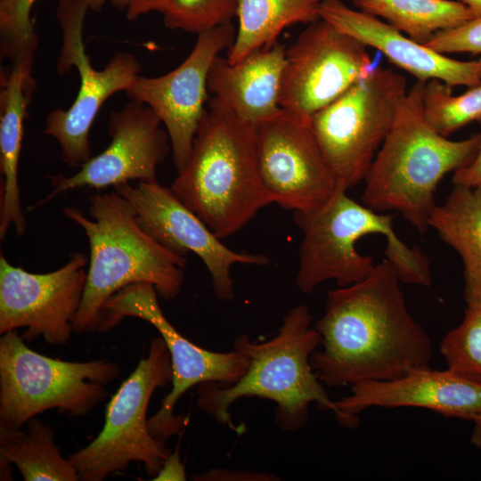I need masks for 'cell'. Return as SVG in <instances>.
Segmentation results:
<instances>
[{"label":"cell","instance_id":"obj_1","mask_svg":"<svg viewBox=\"0 0 481 481\" xmlns=\"http://www.w3.org/2000/svg\"><path fill=\"white\" fill-rule=\"evenodd\" d=\"M400 278L386 258L354 284L328 292L310 363L329 387L388 380L428 366L431 339L412 316Z\"/></svg>","mask_w":481,"mask_h":481},{"label":"cell","instance_id":"obj_2","mask_svg":"<svg viewBox=\"0 0 481 481\" xmlns=\"http://www.w3.org/2000/svg\"><path fill=\"white\" fill-rule=\"evenodd\" d=\"M89 217L75 207L63 214L83 229L89 243V267L73 328L97 332L107 300L137 282L156 288L164 300L174 299L184 281L187 260L167 249L139 224L131 203L116 192L96 193L89 200Z\"/></svg>","mask_w":481,"mask_h":481},{"label":"cell","instance_id":"obj_3","mask_svg":"<svg viewBox=\"0 0 481 481\" xmlns=\"http://www.w3.org/2000/svg\"><path fill=\"white\" fill-rule=\"evenodd\" d=\"M170 189L218 238L237 232L272 204L258 172L257 126L213 97Z\"/></svg>","mask_w":481,"mask_h":481},{"label":"cell","instance_id":"obj_4","mask_svg":"<svg viewBox=\"0 0 481 481\" xmlns=\"http://www.w3.org/2000/svg\"><path fill=\"white\" fill-rule=\"evenodd\" d=\"M424 86L417 81L401 100L362 194V203L379 212L400 213L420 234L429 228L440 181L468 165L481 144V134L453 141L428 124Z\"/></svg>","mask_w":481,"mask_h":481},{"label":"cell","instance_id":"obj_5","mask_svg":"<svg viewBox=\"0 0 481 481\" xmlns=\"http://www.w3.org/2000/svg\"><path fill=\"white\" fill-rule=\"evenodd\" d=\"M312 321L308 307L298 305L284 317L273 338L253 342L247 335L237 337L233 348L249 358L246 372L230 386L216 382L199 384L198 407L232 430H237V427L229 409L244 396L274 402L275 422L287 431L299 429L306 423L311 403L337 417L335 401L330 400L310 363L313 352L321 343Z\"/></svg>","mask_w":481,"mask_h":481},{"label":"cell","instance_id":"obj_6","mask_svg":"<svg viewBox=\"0 0 481 481\" xmlns=\"http://www.w3.org/2000/svg\"><path fill=\"white\" fill-rule=\"evenodd\" d=\"M346 192L338 184L322 206L294 211V222L303 234L296 276L298 289L309 294L326 281L334 280L338 287H345L363 280L376 264L371 256L357 251L356 243L371 234L386 238L385 258L403 283L430 286L428 257L398 237L394 216L358 203Z\"/></svg>","mask_w":481,"mask_h":481},{"label":"cell","instance_id":"obj_7","mask_svg":"<svg viewBox=\"0 0 481 481\" xmlns=\"http://www.w3.org/2000/svg\"><path fill=\"white\" fill-rule=\"evenodd\" d=\"M17 330L0 338V425L21 428L32 418L56 409L80 417L110 394L104 385L120 367L106 359L69 362L29 348Z\"/></svg>","mask_w":481,"mask_h":481},{"label":"cell","instance_id":"obj_8","mask_svg":"<svg viewBox=\"0 0 481 481\" xmlns=\"http://www.w3.org/2000/svg\"><path fill=\"white\" fill-rule=\"evenodd\" d=\"M172 379L168 348L160 336L155 337L147 355L108 403L101 432L69 457L79 480L102 481L126 470L132 462L143 463L147 475L156 477L171 452L165 442L151 434L147 409L154 391Z\"/></svg>","mask_w":481,"mask_h":481},{"label":"cell","instance_id":"obj_9","mask_svg":"<svg viewBox=\"0 0 481 481\" xmlns=\"http://www.w3.org/2000/svg\"><path fill=\"white\" fill-rule=\"evenodd\" d=\"M406 93L403 75L374 68L311 116L310 126L321 152L346 190L364 181Z\"/></svg>","mask_w":481,"mask_h":481},{"label":"cell","instance_id":"obj_10","mask_svg":"<svg viewBox=\"0 0 481 481\" xmlns=\"http://www.w3.org/2000/svg\"><path fill=\"white\" fill-rule=\"evenodd\" d=\"M154 285L137 282L128 285L105 303L97 332H107L126 317H135L151 324L164 339L171 357L172 388L162 400L159 410L149 419L151 434L165 442L179 434L187 420L175 415L180 397L192 387L203 382L230 386L246 372L249 358L234 349L213 352L200 347L183 336L167 319L158 301Z\"/></svg>","mask_w":481,"mask_h":481},{"label":"cell","instance_id":"obj_11","mask_svg":"<svg viewBox=\"0 0 481 481\" xmlns=\"http://www.w3.org/2000/svg\"><path fill=\"white\" fill-rule=\"evenodd\" d=\"M88 9L86 0H60L57 8L62 38L57 69L63 75L75 66L80 86L69 109L48 113L44 134L58 142L62 159L70 167H81L92 158L89 133L98 111L112 94L126 92L141 71L139 61L128 52L117 53L101 70L92 66L83 43Z\"/></svg>","mask_w":481,"mask_h":481},{"label":"cell","instance_id":"obj_12","mask_svg":"<svg viewBox=\"0 0 481 481\" xmlns=\"http://www.w3.org/2000/svg\"><path fill=\"white\" fill-rule=\"evenodd\" d=\"M373 69L364 44L319 19L286 52L280 106L309 120Z\"/></svg>","mask_w":481,"mask_h":481},{"label":"cell","instance_id":"obj_13","mask_svg":"<svg viewBox=\"0 0 481 481\" xmlns=\"http://www.w3.org/2000/svg\"><path fill=\"white\" fill-rule=\"evenodd\" d=\"M88 257L74 253L59 269L29 273L0 256V334L27 328L26 342L38 337L50 345H62L74 331L73 323L83 298Z\"/></svg>","mask_w":481,"mask_h":481},{"label":"cell","instance_id":"obj_14","mask_svg":"<svg viewBox=\"0 0 481 481\" xmlns=\"http://www.w3.org/2000/svg\"><path fill=\"white\" fill-rule=\"evenodd\" d=\"M257 153L262 184L271 202L284 208H317L338 186L314 138L310 119L283 110L257 125Z\"/></svg>","mask_w":481,"mask_h":481},{"label":"cell","instance_id":"obj_15","mask_svg":"<svg viewBox=\"0 0 481 481\" xmlns=\"http://www.w3.org/2000/svg\"><path fill=\"white\" fill-rule=\"evenodd\" d=\"M236 36L232 22L198 34L188 57L172 71L155 77L139 76L126 91L131 100L151 108L164 125L177 173L189 159L208 100V79L216 56Z\"/></svg>","mask_w":481,"mask_h":481},{"label":"cell","instance_id":"obj_16","mask_svg":"<svg viewBox=\"0 0 481 481\" xmlns=\"http://www.w3.org/2000/svg\"><path fill=\"white\" fill-rule=\"evenodd\" d=\"M154 110L131 100L110 114L108 147L91 158L72 175L50 176L53 190L29 210L54 199L60 193L80 187L96 190L137 180L156 183V169L171 150L167 130Z\"/></svg>","mask_w":481,"mask_h":481},{"label":"cell","instance_id":"obj_17","mask_svg":"<svg viewBox=\"0 0 481 481\" xmlns=\"http://www.w3.org/2000/svg\"><path fill=\"white\" fill-rule=\"evenodd\" d=\"M114 191L134 207L141 226L158 242L171 251L198 256L206 265L218 299L234 298L231 267L234 264L266 265L263 255L238 253L226 247L210 228L170 188L156 183H125Z\"/></svg>","mask_w":481,"mask_h":481},{"label":"cell","instance_id":"obj_18","mask_svg":"<svg viewBox=\"0 0 481 481\" xmlns=\"http://www.w3.org/2000/svg\"><path fill=\"white\" fill-rule=\"evenodd\" d=\"M337 420L344 427L359 424L358 414L370 407H419L447 418L471 420L481 416V384L450 369L429 366L413 369L388 380L368 381L351 387L348 395L335 401Z\"/></svg>","mask_w":481,"mask_h":481},{"label":"cell","instance_id":"obj_19","mask_svg":"<svg viewBox=\"0 0 481 481\" xmlns=\"http://www.w3.org/2000/svg\"><path fill=\"white\" fill-rule=\"evenodd\" d=\"M320 18L340 31L382 53L393 64L418 81L440 80L451 87L481 83V57L459 61L405 37L379 18L354 10L341 0H322Z\"/></svg>","mask_w":481,"mask_h":481},{"label":"cell","instance_id":"obj_20","mask_svg":"<svg viewBox=\"0 0 481 481\" xmlns=\"http://www.w3.org/2000/svg\"><path fill=\"white\" fill-rule=\"evenodd\" d=\"M287 49L278 41L231 64L220 55L208 79V92L240 118L257 126L282 112L280 88Z\"/></svg>","mask_w":481,"mask_h":481},{"label":"cell","instance_id":"obj_21","mask_svg":"<svg viewBox=\"0 0 481 481\" xmlns=\"http://www.w3.org/2000/svg\"><path fill=\"white\" fill-rule=\"evenodd\" d=\"M35 89L32 73L20 67L1 73L0 90V240L13 225L18 236L26 231L18 180L19 159L27 107Z\"/></svg>","mask_w":481,"mask_h":481},{"label":"cell","instance_id":"obj_22","mask_svg":"<svg viewBox=\"0 0 481 481\" xmlns=\"http://www.w3.org/2000/svg\"><path fill=\"white\" fill-rule=\"evenodd\" d=\"M428 226L461 258L466 306L481 305V186L453 185Z\"/></svg>","mask_w":481,"mask_h":481},{"label":"cell","instance_id":"obj_23","mask_svg":"<svg viewBox=\"0 0 481 481\" xmlns=\"http://www.w3.org/2000/svg\"><path fill=\"white\" fill-rule=\"evenodd\" d=\"M321 0H238L239 28L228 51L231 64L251 53L272 47L280 33L296 23L320 18Z\"/></svg>","mask_w":481,"mask_h":481},{"label":"cell","instance_id":"obj_24","mask_svg":"<svg viewBox=\"0 0 481 481\" xmlns=\"http://www.w3.org/2000/svg\"><path fill=\"white\" fill-rule=\"evenodd\" d=\"M0 457L15 465L25 481H77V469L61 455L55 432L37 417L26 429L0 425Z\"/></svg>","mask_w":481,"mask_h":481},{"label":"cell","instance_id":"obj_25","mask_svg":"<svg viewBox=\"0 0 481 481\" xmlns=\"http://www.w3.org/2000/svg\"><path fill=\"white\" fill-rule=\"evenodd\" d=\"M360 11L385 19L391 26L421 44L436 33L458 27L474 15L461 1L353 0Z\"/></svg>","mask_w":481,"mask_h":481},{"label":"cell","instance_id":"obj_26","mask_svg":"<svg viewBox=\"0 0 481 481\" xmlns=\"http://www.w3.org/2000/svg\"><path fill=\"white\" fill-rule=\"evenodd\" d=\"M422 100L425 119L443 136L448 137L471 122L481 124V83L453 95L450 86L437 79L428 80Z\"/></svg>","mask_w":481,"mask_h":481},{"label":"cell","instance_id":"obj_27","mask_svg":"<svg viewBox=\"0 0 481 481\" xmlns=\"http://www.w3.org/2000/svg\"><path fill=\"white\" fill-rule=\"evenodd\" d=\"M37 0H0L1 55L32 73L38 37L31 18Z\"/></svg>","mask_w":481,"mask_h":481},{"label":"cell","instance_id":"obj_28","mask_svg":"<svg viewBox=\"0 0 481 481\" xmlns=\"http://www.w3.org/2000/svg\"><path fill=\"white\" fill-rule=\"evenodd\" d=\"M440 352L448 369L481 384V305L466 306L461 322L442 339Z\"/></svg>","mask_w":481,"mask_h":481},{"label":"cell","instance_id":"obj_29","mask_svg":"<svg viewBox=\"0 0 481 481\" xmlns=\"http://www.w3.org/2000/svg\"><path fill=\"white\" fill-rule=\"evenodd\" d=\"M238 0H170L163 13L165 26L189 33H200L232 22Z\"/></svg>","mask_w":481,"mask_h":481},{"label":"cell","instance_id":"obj_30","mask_svg":"<svg viewBox=\"0 0 481 481\" xmlns=\"http://www.w3.org/2000/svg\"><path fill=\"white\" fill-rule=\"evenodd\" d=\"M424 45L445 55L454 53L481 54V18L439 31Z\"/></svg>","mask_w":481,"mask_h":481},{"label":"cell","instance_id":"obj_31","mask_svg":"<svg viewBox=\"0 0 481 481\" xmlns=\"http://www.w3.org/2000/svg\"><path fill=\"white\" fill-rule=\"evenodd\" d=\"M452 183L468 187L481 186V144L474 159L453 172Z\"/></svg>","mask_w":481,"mask_h":481},{"label":"cell","instance_id":"obj_32","mask_svg":"<svg viewBox=\"0 0 481 481\" xmlns=\"http://www.w3.org/2000/svg\"><path fill=\"white\" fill-rule=\"evenodd\" d=\"M169 3L170 0H129L126 9V18L134 20L151 12L164 13Z\"/></svg>","mask_w":481,"mask_h":481},{"label":"cell","instance_id":"obj_33","mask_svg":"<svg viewBox=\"0 0 481 481\" xmlns=\"http://www.w3.org/2000/svg\"><path fill=\"white\" fill-rule=\"evenodd\" d=\"M184 465L182 463L178 450L167 458L159 472L152 480H185Z\"/></svg>","mask_w":481,"mask_h":481},{"label":"cell","instance_id":"obj_34","mask_svg":"<svg viewBox=\"0 0 481 481\" xmlns=\"http://www.w3.org/2000/svg\"><path fill=\"white\" fill-rule=\"evenodd\" d=\"M89 9L93 11H100L102 6L110 2L114 7L119 10H126L129 0H86Z\"/></svg>","mask_w":481,"mask_h":481},{"label":"cell","instance_id":"obj_35","mask_svg":"<svg viewBox=\"0 0 481 481\" xmlns=\"http://www.w3.org/2000/svg\"><path fill=\"white\" fill-rule=\"evenodd\" d=\"M473 429L471 432L470 442L471 444L481 449V416H477L472 420Z\"/></svg>","mask_w":481,"mask_h":481},{"label":"cell","instance_id":"obj_36","mask_svg":"<svg viewBox=\"0 0 481 481\" xmlns=\"http://www.w3.org/2000/svg\"><path fill=\"white\" fill-rule=\"evenodd\" d=\"M12 463L6 459L0 457V480H12Z\"/></svg>","mask_w":481,"mask_h":481},{"label":"cell","instance_id":"obj_37","mask_svg":"<svg viewBox=\"0 0 481 481\" xmlns=\"http://www.w3.org/2000/svg\"><path fill=\"white\" fill-rule=\"evenodd\" d=\"M472 12L475 18H481V0H460Z\"/></svg>","mask_w":481,"mask_h":481}]
</instances>
